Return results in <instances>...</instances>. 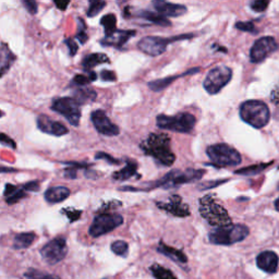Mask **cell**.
<instances>
[{
	"label": "cell",
	"instance_id": "cell-10",
	"mask_svg": "<svg viewBox=\"0 0 279 279\" xmlns=\"http://www.w3.org/2000/svg\"><path fill=\"white\" fill-rule=\"evenodd\" d=\"M52 109L65 117L69 123L78 126L81 120V104L74 97H60L52 104Z\"/></svg>",
	"mask_w": 279,
	"mask_h": 279
},
{
	"label": "cell",
	"instance_id": "cell-26",
	"mask_svg": "<svg viewBox=\"0 0 279 279\" xmlns=\"http://www.w3.org/2000/svg\"><path fill=\"white\" fill-rule=\"evenodd\" d=\"M0 56H2V66H0V69H2V77H4L13 65L15 56L11 53L6 43L2 44V53H0Z\"/></svg>",
	"mask_w": 279,
	"mask_h": 279
},
{
	"label": "cell",
	"instance_id": "cell-14",
	"mask_svg": "<svg viewBox=\"0 0 279 279\" xmlns=\"http://www.w3.org/2000/svg\"><path fill=\"white\" fill-rule=\"evenodd\" d=\"M91 120L96 131L103 135H106V137H116V135L120 133L119 128L110 121V119L107 117L104 110H94L91 114Z\"/></svg>",
	"mask_w": 279,
	"mask_h": 279
},
{
	"label": "cell",
	"instance_id": "cell-11",
	"mask_svg": "<svg viewBox=\"0 0 279 279\" xmlns=\"http://www.w3.org/2000/svg\"><path fill=\"white\" fill-rule=\"evenodd\" d=\"M123 224V217L116 213H103L94 218L89 233L92 237L98 238L106 235Z\"/></svg>",
	"mask_w": 279,
	"mask_h": 279
},
{
	"label": "cell",
	"instance_id": "cell-34",
	"mask_svg": "<svg viewBox=\"0 0 279 279\" xmlns=\"http://www.w3.org/2000/svg\"><path fill=\"white\" fill-rule=\"evenodd\" d=\"M26 196H27V193H26L24 188H23V187L18 188L17 187V189H15L10 195H8L6 197V202L9 205H12V204H15L17 202H19L21 198L26 197Z\"/></svg>",
	"mask_w": 279,
	"mask_h": 279
},
{
	"label": "cell",
	"instance_id": "cell-13",
	"mask_svg": "<svg viewBox=\"0 0 279 279\" xmlns=\"http://www.w3.org/2000/svg\"><path fill=\"white\" fill-rule=\"evenodd\" d=\"M277 49L278 44L274 37H261L252 46L250 50V59L253 63H260L264 61L269 55H272Z\"/></svg>",
	"mask_w": 279,
	"mask_h": 279
},
{
	"label": "cell",
	"instance_id": "cell-24",
	"mask_svg": "<svg viewBox=\"0 0 279 279\" xmlns=\"http://www.w3.org/2000/svg\"><path fill=\"white\" fill-rule=\"evenodd\" d=\"M109 62L110 60L107 55L100 54V53H94L86 56V57L83 59L82 66L85 69L84 71H91V69H93L94 67L102 65V63H109Z\"/></svg>",
	"mask_w": 279,
	"mask_h": 279
},
{
	"label": "cell",
	"instance_id": "cell-17",
	"mask_svg": "<svg viewBox=\"0 0 279 279\" xmlns=\"http://www.w3.org/2000/svg\"><path fill=\"white\" fill-rule=\"evenodd\" d=\"M153 6L156 9V11L159 14H162L163 17L177 18V17H180V15L186 14L188 11L186 6L166 3V2H163V0H155V2H153Z\"/></svg>",
	"mask_w": 279,
	"mask_h": 279
},
{
	"label": "cell",
	"instance_id": "cell-1",
	"mask_svg": "<svg viewBox=\"0 0 279 279\" xmlns=\"http://www.w3.org/2000/svg\"><path fill=\"white\" fill-rule=\"evenodd\" d=\"M140 147L162 166H171L176 161V155L170 148L169 135L165 133H150Z\"/></svg>",
	"mask_w": 279,
	"mask_h": 279
},
{
	"label": "cell",
	"instance_id": "cell-23",
	"mask_svg": "<svg viewBox=\"0 0 279 279\" xmlns=\"http://www.w3.org/2000/svg\"><path fill=\"white\" fill-rule=\"evenodd\" d=\"M135 15L141 19H144L150 23H154V24H157L159 27H170L171 26V22L166 17H163L162 14H158V13L152 12L149 10H140L135 13Z\"/></svg>",
	"mask_w": 279,
	"mask_h": 279
},
{
	"label": "cell",
	"instance_id": "cell-25",
	"mask_svg": "<svg viewBox=\"0 0 279 279\" xmlns=\"http://www.w3.org/2000/svg\"><path fill=\"white\" fill-rule=\"evenodd\" d=\"M138 172V164L133 161H128L124 168L113 173V179L117 181H125L132 178Z\"/></svg>",
	"mask_w": 279,
	"mask_h": 279
},
{
	"label": "cell",
	"instance_id": "cell-44",
	"mask_svg": "<svg viewBox=\"0 0 279 279\" xmlns=\"http://www.w3.org/2000/svg\"><path fill=\"white\" fill-rule=\"evenodd\" d=\"M77 38L79 39V42L81 43L82 45L87 41V39H89V36H87V34L85 33V28H84V22L82 21V26L80 27V30L78 32V34H77Z\"/></svg>",
	"mask_w": 279,
	"mask_h": 279
},
{
	"label": "cell",
	"instance_id": "cell-6",
	"mask_svg": "<svg viewBox=\"0 0 279 279\" xmlns=\"http://www.w3.org/2000/svg\"><path fill=\"white\" fill-rule=\"evenodd\" d=\"M195 123V117L189 113H181L177 116L159 115L156 117V124L159 129L179 133H190L194 129Z\"/></svg>",
	"mask_w": 279,
	"mask_h": 279
},
{
	"label": "cell",
	"instance_id": "cell-9",
	"mask_svg": "<svg viewBox=\"0 0 279 279\" xmlns=\"http://www.w3.org/2000/svg\"><path fill=\"white\" fill-rule=\"evenodd\" d=\"M192 36V34H186L180 35L177 37L171 38H165L159 36H146L143 37L138 44L139 49L144 54L152 56V57H157V56L163 55L166 50L168 45L174 41H179V39H187Z\"/></svg>",
	"mask_w": 279,
	"mask_h": 279
},
{
	"label": "cell",
	"instance_id": "cell-18",
	"mask_svg": "<svg viewBox=\"0 0 279 279\" xmlns=\"http://www.w3.org/2000/svg\"><path fill=\"white\" fill-rule=\"evenodd\" d=\"M135 34H137V32L133 30H118L113 35L105 36L103 39H100V44L107 47H117V48H121L131 37L135 36Z\"/></svg>",
	"mask_w": 279,
	"mask_h": 279
},
{
	"label": "cell",
	"instance_id": "cell-38",
	"mask_svg": "<svg viewBox=\"0 0 279 279\" xmlns=\"http://www.w3.org/2000/svg\"><path fill=\"white\" fill-rule=\"evenodd\" d=\"M91 82H92V80H91L89 73H87V75H85V74H77L73 78V83L75 85L80 86V87H84Z\"/></svg>",
	"mask_w": 279,
	"mask_h": 279
},
{
	"label": "cell",
	"instance_id": "cell-28",
	"mask_svg": "<svg viewBox=\"0 0 279 279\" xmlns=\"http://www.w3.org/2000/svg\"><path fill=\"white\" fill-rule=\"evenodd\" d=\"M73 97L81 104V105H83L85 103H91L96 99L97 93L93 91L92 89H89V87H79L74 92Z\"/></svg>",
	"mask_w": 279,
	"mask_h": 279
},
{
	"label": "cell",
	"instance_id": "cell-35",
	"mask_svg": "<svg viewBox=\"0 0 279 279\" xmlns=\"http://www.w3.org/2000/svg\"><path fill=\"white\" fill-rule=\"evenodd\" d=\"M26 277L28 279H60L57 276L39 272L36 269H29L28 272H26Z\"/></svg>",
	"mask_w": 279,
	"mask_h": 279
},
{
	"label": "cell",
	"instance_id": "cell-53",
	"mask_svg": "<svg viewBox=\"0 0 279 279\" xmlns=\"http://www.w3.org/2000/svg\"><path fill=\"white\" fill-rule=\"evenodd\" d=\"M278 189H279V187H278Z\"/></svg>",
	"mask_w": 279,
	"mask_h": 279
},
{
	"label": "cell",
	"instance_id": "cell-36",
	"mask_svg": "<svg viewBox=\"0 0 279 279\" xmlns=\"http://www.w3.org/2000/svg\"><path fill=\"white\" fill-rule=\"evenodd\" d=\"M236 29L240 30L242 32H249V33H252V34L258 33V30L255 29L252 22H238L236 23Z\"/></svg>",
	"mask_w": 279,
	"mask_h": 279
},
{
	"label": "cell",
	"instance_id": "cell-40",
	"mask_svg": "<svg viewBox=\"0 0 279 279\" xmlns=\"http://www.w3.org/2000/svg\"><path fill=\"white\" fill-rule=\"evenodd\" d=\"M22 4L26 7V9L29 11V13H31V14L37 13L38 5L36 2H33V0H23Z\"/></svg>",
	"mask_w": 279,
	"mask_h": 279
},
{
	"label": "cell",
	"instance_id": "cell-22",
	"mask_svg": "<svg viewBox=\"0 0 279 279\" xmlns=\"http://www.w3.org/2000/svg\"><path fill=\"white\" fill-rule=\"evenodd\" d=\"M157 251L159 253H162V254L166 255V257H168L169 259L180 263V264H186V263L188 262L187 255L185 253H183L182 251L177 250V249H174V248H171V246L167 245V244H165L163 242L159 243L158 248H157Z\"/></svg>",
	"mask_w": 279,
	"mask_h": 279
},
{
	"label": "cell",
	"instance_id": "cell-7",
	"mask_svg": "<svg viewBox=\"0 0 279 279\" xmlns=\"http://www.w3.org/2000/svg\"><path fill=\"white\" fill-rule=\"evenodd\" d=\"M204 169H187L185 171L174 169L166 173V176H164L163 178L157 180L153 188H176L181 185H186V183L200 180L204 176Z\"/></svg>",
	"mask_w": 279,
	"mask_h": 279
},
{
	"label": "cell",
	"instance_id": "cell-52",
	"mask_svg": "<svg viewBox=\"0 0 279 279\" xmlns=\"http://www.w3.org/2000/svg\"><path fill=\"white\" fill-rule=\"evenodd\" d=\"M3 172H6V171H14V169H10V168H5V167H3V169H2Z\"/></svg>",
	"mask_w": 279,
	"mask_h": 279
},
{
	"label": "cell",
	"instance_id": "cell-32",
	"mask_svg": "<svg viewBox=\"0 0 279 279\" xmlns=\"http://www.w3.org/2000/svg\"><path fill=\"white\" fill-rule=\"evenodd\" d=\"M111 251H113L116 255H119V257L125 258L128 255V252H129V245L122 240H118L111 244Z\"/></svg>",
	"mask_w": 279,
	"mask_h": 279
},
{
	"label": "cell",
	"instance_id": "cell-31",
	"mask_svg": "<svg viewBox=\"0 0 279 279\" xmlns=\"http://www.w3.org/2000/svg\"><path fill=\"white\" fill-rule=\"evenodd\" d=\"M150 272L153 273L156 279H177V277L172 274L171 270L167 269L158 264H154L150 267Z\"/></svg>",
	"mask_w": 279,
	"mask_h": 279
},
{
	"label": "cell",
	"instance_id": "cell-42",
	"mask_svg": "<svg viewBox=\"0 0 279 279\" xmlns=\"http://www.w3.org/2000/svg\"><path fill=\"white\" fill-rule=\"evenodd\" d=\"M95 158L96 159H103V161H106L108 164H119L120 161L119 159H116L114 157H111L110 155L104 153V152H98L95 155Z\"/></svg>",
	"mask_w": 279,
	"mask_h": 279
},
{
	"label": "cell",
	"instance_id": "cell-30",
	"mask_svg": "<svg viewBox=\"0 0 279 279\" xmlns=\"http://www.w3.org/2000/svg\"><path fill=\"white\" fill-rule=\"evenodd\" d=\"M270 164H272V163L260 164V165H253V166H250V167H245V168H241L239 170H236L235 173L241 174V176H255V174H259L263 170H265Z\"/></svg>",
	"mask_w": 279,
	"mask_h": 279
},
{
	"label": "cell",
	"instance_id": "cell-2",
	"mask_svg": "<svg viewBox=\"0 0 279 279\" xmlns=\"http://www.w3.org/2000/svg\"><path fill=\"white\" fill-rule=\"evenodd\" d=\"M198 212L201 216L213 227L220 228L231 225V218L224 206H221L215 195L206 194L198 201Z\"/></svg>",
	"mask_w": 279,
	"mask_h": 279
},
{
	"label": "cell",
	"instance_id": "cell-43",
	"mask_svg": "<svg viewBox=\"0 0 279 279\" xmlns=\"http://www.w3.org/2000/svg\"><path fill=\"white\" fill-rule=\"evenodd\" d=\"M63 213L67 215L70 221L78 220L80 218V216H81V214H82L81 211H77V210H73V209H66L65 211H63Z\"/></svg>",
	"mask_w": 279,
	"mask_h": 279
},
{
	"label": "cell",
	"instance_id": "cell-16",
	"mask_svg": "<svg viewBox=\"0 0 279 279\" xmlns=\"http://www.w3.org/2000/svg\"><path fill=\"white\" fill-rule=\"evenodd\" d=\"M37 128L44 133L55 135V137H62V135L68 134V129L66 125L58 121H54L49 117L45 115H39L36 119Z\"/></svg>",
	"mask_w": 279,
	"mask_h": 279
},
{
	"label": "cell",
	"instance_id": "cell-46",
	"mask_svg": "<svg viewBox=\"0 0 279 279\" xmlns=\"http://www.w3.org/2000/svg\"><path fill=\"white\" fill-rule=\"evenodd\" d=\"M23 188H24L26 191H31V192H37V191L41 189V186H39L38 181H31V182H28L27 185L23 186Z\"/></svg>",
	"mask_w": 279,
	"mask_h": 279
},
{
	"label": "cell",
	"instance_id": "cell-49",
	"mask_svg": "<svg viewBox=\"0 0 279 279\" xmlns=\"http://www.w3.org/2000/svg\"><path fill=\"white\" fill-rule=\"evenodd\" d=\"M63 173H65L63 176H65L66 178H68V179H75L77 178V168L69 166L67 169H65V172H63Z\"/></svg>",
	"mask_w": 279,
	"mask_h": 279
},
{
	"label": "cell",
	"instance_id": "cell-29",
	"mask_svg": "<svg viewBox=\"0 0 279 279\" xmlns=\"http://www.w3.org/2000/svg\"><path fill=\"white\" fill-rule=\"evenodd\" d=\"M100 24L104 27V32H105L106 36L113 35L115 32H117V18L113 13H109L104 15L100 20Z\"/></svg>",
	"mask_w": 279,
	"mask_h": 279
},
{
	"label": "cell",
	"instance_id": "cell-37",
	"mask_svg": "<svg viewBox=\"0 0 279 279\" xmlns=\"http://www.w3.org/2000/svg\"><path fill=\"white\" fill-rule=\"evenodd\" d=\"M268 5L269 2H266V0H255V2H252L250 4V7L255 12H263L267 9Z\"/></svg>",
	"mask_w": 279,
	"mask_h": 279
},
{
	"label": "cell",
	"instance_id": "cell-8",
	"mask_svg": "<svg viewBox=\"0 0 279 279\" xmlns=\"http://www.w3.org/2000/svg\"><path fill=\"white\" fill-rule=\"evenodd\" d=\"M233 78V70L227 66H217L213 68L209 73H207L203 86L204 90L211 94L215 95L219 93L224 87L230 82Z\"/></svg>",
	"mask_w": 279,
	"mask_h": 279
},
{
	"label": "cell",
	"instance_id": "cell-15",
	"mask_svg": "<svg viewBox=\"0 0 279 279\" xmlns=\"http://www.w3.org/2000/svg\"><path fill=\"white\" fill-rule=\"evenodd\" d=\"M156 205L159 209L169 213L173 216L177 217H187L190 215L189 206L182 202L181 196L174 194L169 197L168 203H163V202H156Z\"/></svg>",
	"mask_w": 279,
	"mask_h": 279
},
{
	"label": "cell",
	"instance_id": "cell-47",
	"mask_svg": "<svg viewBox=\"0 0 279 279\" xmlns=\"http://www.w3.org/2000/svg\"><path fill=\"white\" fill-rule=\"evenodd\" d=\"M0 141H2V143L4 145L10 146L13 149L17 148V144H15V142L11 138L8 137V135H6L5 133H2V140H0Z\"/></svg>",
	"mask_w": 279,
	"mask_h": 279
},
{
	"label": "cell",
	"instance_id": "cell-4",
	"mask_svg": "<svg viewBox=\"0 0 279 279\" xmlns=\"http://www.w3.org/2000/svg\"><path fill=\"white\" fill-rule=\"evenodd\" d=\"M249 228L244 225H230L212 230L209 239L213 244L231 245L244 240L249 236Z\"/></svg>",
	"mask_w": 279,
	"mask_h": 279
},
{
	"label": "cell",
	"instance_id": "cell-27",
	"mask_svg": "<svg viewBox=\"0 0 279 279\" xmlns=\"http://www.w3.org/2000/svg\"><path fill=\"white\" fill-rule=\"evenodd\" d=\"M34 240H35V234L33 233L19 234L13 239V249L15 250L27 249L34 242Z\"/></svg>",
	"mask_w": 279,
	"mask_h": 279
},
{
	"label": "cell",
	"instance_id": "cell-39",
	"mask_svg": "<svg viewBox=\"0 0 279 279\" xmlns=\"http://www.w3.org/2000/svg\"><path fill=\"white\" fill-rule=\"evenodd\" d=\"M229 181V179H224V180H215V181H207V182H204L202 183V185H200V187H198V189L204 191V190H209V189H213L215 187H218L220 185H222L224 182H227Z\"/></svg>",
	"mask_w": 279,
	"mask_h": 279
},
{
	"label": "cell",
	"instance_id": "cell-33",
	"mask_svg": "<svg viewBox=\"0 0 279 279\" xmlns=\"http://www.w3.org/2000/svg\"><path fill=\"white\" fill-rule=\"evenodd\" d=\"M105 2H99V0H93V2H90V7L86 11V14L89 18H93L95 15H97L104 8L106 7Z\"/></svg>",
	"mask_w": 279,
	"mask_h": 279
},
{
	"label": "cell",
	"instance_id": "cell-12",
	"mask_svg": "<svg viewBox=\"0 0 279 279\" xmlns=\"http://www.w3.org/2000/svg\"><path fill=\"white\" fill-rule=\"evenodd\" d=\"M67 252L68 246L66 239L61 237L56 238L54 240L49 241L48 243L45 244L41 250L42 258L50 265L57 264V263L65 259Z\"/></svg>",
	"mask_w": 279,
	"mask_h": 279
},
{
	"label": "cell",
	"instance_id": "cell-48",
	"mask_svg": "<svg viewBox=\"0 0 279 279\" xmlns=\"http://www.w3.org/2000/svg\"><path fill=\"white\" fill-rule=\"evenodd\" d=\"M270 100L279 107V83L274 87L272 93H270Z\"/></svg>",
	"mask_w": 279,
	"mask_h": 279
},
{
	"label": "cell",
	"instance_id": "cell-3",
	"mask_svg": "<svg viewBox=\"0 0 279 279\" xmlns=\"http://www.w3.org/2000/svg\"><path fill=\"white\" fill-rule=\"evenodd\" d=\"M240 117L244 122L255 129H262L269 122L270 111L264 102L257 99L246 100L240 106Z\"/></svg>",
	"mask_w": 279,
	"mask_h": 279
},
{
	"label": "cell",
	"instance_id": "cell-21",
	"mask_svg": "<svg viewBox=\"0 0 279 279\" xmlns=\"http://www.w3.org/2000/svg\"><path fill=\"white\" fill-rule=\"evenodd\" d=\"M198 72V68H195V69H191L190 71H188V72L186 73H183L181 75H173V77H169V78H165V79H159V80H155V81H152V82H149L147 85L148 87L152 91L154 92H161L163 91L164 89H166L167 86L170 85L174 80H177L178 78L182 77V75H188V74H194Z\"/></svg>",
	"mask_w": 279,
	"mask_h": 279
},
{
	"label": "cell",
	"instance_id": "cell-51",
	"mask_svg": "<svg viewBox=\"0 0 279 279\" xmlns=\"http://www.w3.org/2000/svg\"><path fill=\"white\" fill-rule=\"evenodd\" d=\"M275 207H276V210L279 212V197L275 201Z\"/></svg>",
	"mask_w": 279,
	"mask_h": 279
},
{
	"label": "cell",
	"instance_id": "cell-41",
	"mask_svg": "<svg viewBox=\"0 0 279 279\" xmlns=\"http://www.w3.org/2000/svg\"><path fill=\"white\" fill-rule=\"evenodd\" d=\"M100 77L103 81L106 82H115L117 80V75L114 72V71H109V70H103L100 72Z\"/></svg>",
	"mask_w": 279,
	"mask_h": 279
},
{
	"label": "cell",
	"instance_id": "cell-50",
	"mask_svg": "<svg viewBox=\"0 0 279 279\" xmlns=\"http://www.w3.org/2000/svg\"><path fill=\"white\" fill-rule=\"evenodd\" d=\"M55 5L57 6V8L59 10L65 11L67 9V7L69 6V2H65V3H60V2H55Z\"/></svg>",
	"mask_w": 279,
	"mask_h": 279
},
{
	"label": "cell",
	"instance_id": "cell-45",
	"mask_svg": "<svg viewBox=\"0 0 279 279\" xmlns=\"http://www.w3.org/2000/svg\"><path fill=\"white\" fill-rule=\"evenodd\" d=\"M67 47H68V49H69V54L70 56H74L79 49V46L74 43L73 39H71V38H68L65 41Z\"/></svg>",
	"mask_w": 279,
	"mask_h": 279
},
{
	"label": "cell",
	"instance_id": "cell-20",
	"mask_svg": "<svg viewBox=\"0 0 279 279\" xmlns=\"http://www.w3.org/2000/svg\"><path fill=\"white\" fill-rule=\"evenodd\" d=\"M70 193V190L66 187H53L46 191L44 197L49 204H57L65 201Z\"/></svg>",
	"mask_w": 279,
	"mask_h": 279
},
{
	"label": "cell",
	"instance_id": "cell-5",
	"mask_svg": "<svg viewBox=\"0 0 279 279\" xmlns=\"http://www.w3.org/2000/svg\"><path fill=\"white\" fill-rule=\"evenodd\" d=\"M206 154L213 165L216 167L238 166L242 162L240 153L234 147L225 144V143L209 146L206 149Z\"/></svg>",
	"mask_w": 279,
	"mask_h": 279
},
{
	"label": "cell",
	"instance_id": "cell-19",
	"mask_svg": "<svg viewBox=\"0 0 279 279\" xmlns=\"http://www.w3.org/2000/svg\"><path fill=\"white\" fill-rule=\"evenodd\" d=\"M278 255L273 251H264L258 255L257 264L260 269L268 274H274L278 269Z\"/></svg>",
	"mask_w": 279,
	"mask_h": 279
}]
</instances>
